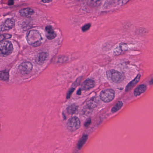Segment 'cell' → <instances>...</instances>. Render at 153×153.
<instances>
[{"label":"cell","instance_id":"obj_1","mask_svg":"<svg viewBox=\"0 0 153 153\" xmlns=\"http://www.w3.org/2000/svg\"><path fill=\"white\" fill-rule=\"evenodd\" d=\"M26 40L29 45L36 47L41 46L42 38L41 33L38 31L32 30L29 31L27 34Z\"/></svg>","mask_w":153,"mask_h":153},{"label":"cell","instance_id":"obj_2","mask_svg":"<svg viewBox=\"0 0 153 153\" xmlns=\"http://www.w3.org/2000/svg\"><path fill=\"white\" fill-rule=\"evenodd\" d=\"M107 76L109 81L115 83H120L124 79V75L116 70H109L107 72Z\"/></svg>","mask_w":153,"mask_h":153},{"label":"cell","instance_id":"obj_3","mask_svg":"<svg viewBox=\"0 0 153 153\" xmlns=\"http://www.w3.org/2000/svg\"><path fill=\"white\" fill-rule=\"evenodd\" d=\"M0 51L1 54L9 55L13 51V46L10 41H2L0 43Z\"/></svg>","mask_w":153,"mask_h":153},{"label":"cell","instance_id":"obj_4","mask_svg":"<svg viewBox=\"0 0 153 153\" xmlns=\"http://www.w3.org/2000/svg\"><path fill=\"white\" fill-rule=\"evenodd\" d=\"M115 93L112 89H106L102 91L100 94V98L102 101L105 102H112L114 98Z\"/></svg>","mask_w":153,"mask_h":153},{"label":"cell","instance_id":"obj_5","mask_svg":"<svg viewBox=\"0 0 153 153\" xmlns=\"http://www.w3.org/2000/svg\"><path fill=\"white\" fill-rule=\"evenodd\" d=\"M81 126V122L79 119L76 117H73L70 119L67 123V127L70 131L72 132L76 131Z\"/></svg>","mask_w":153,"mask_h":153},{"label":"cell","instance_id":"obj_6","mask_svg":"<svg viewBox=\"0 0 153 153\" xmlns=\"http://www.w3.org/2000/svg\"><path fill=\"white\" fill-rule=\"evenodd\" d=\"M32 69V65L31 62H25L20 64L19 69L20 72L23 75L28 74L31 72Z\"/></svg>","mask_w":153,"mask_h":153},{"label":"cell","instance_id":"obj_7","mask_svg":"<svg viewBox=\"0 0 153 153\" xmlns=\"http://www.w3.org/2000/svg\"><path fill=\"white\" fill-rule=\"evenodd\" d=\"M15 26V20L13 19H9L6 20L1 26V31H6L12 29Z\"/></svg>","mask_w":153,"mask_h":153},{"label":"cell","instance_id":"obj_8","mask_svg":"<svg viewBox=\"0 0 153 153\" xmlns=\"http://www.w3.org/2000/svg\"><path fill=\"white\" fill-rule=\"evenodd\" d=\"M95 86V82L92 79H87L84 81L81 85V88L83 90H88L93 88Z\"/></svg>","mask_w":153,"mask_h":153},{"label":"cell","instance_id":"obj_9","mask_svg":"<svg viewBox=\"0 0 153 153\" xmlns=\"http://www.w3.org/2000/svg\"><path fill=\"white\" fill-rule=\"evenodd\" d=\"M46 31L47 32L46 37L49 40H53L56 37L57 34L51 26L46 27Z\"/></svg>","mask_w":153,"mask_h":153},{"label":"cell","instance_id":"obj_10","mask_svg":"<svg viewBox=\"0 0 153 153\" xmlns=\"http://www.w3.org/2000/svg\"><path fill=\"white\" fill-rule=\"evenodd\" d=\"M20 14L21 16L28 17L34 14V11L30 8H23L20 10Z\"/></svg>","mask_w":153,"mask_h":153},{"label":"cell","instance_id":"obj_11","mask_svg":"<svg viewBox=\"0 0 153 153\" xmlns=\"http://www.w3.org/2000/svg\"><path fill=\"white\" fill-rule=\"evenodd\" d=\"M48 57V54L46 52H41L38 53L36 58V61L38 64H42L45 62Z\"/></svg>","mask_w":153,"mask_h":153},{"label":"cell","instance_id":"obj_12","mask_svg":"<svg viewBox=\"0 0 153 153\" xmlns=\"http://www.w3.org/2000/svg\"><path fill=\"white\" fill-rule=\"evenodd\" d=\"M140 75H138L134 79H133V81H132L131 82L129 83L128 84V85L126 87L125 91L126 92H128V91H130L131 89H132V88L138 82L140 79Z\"/></svg>","mask_w":153,"mask_h":153},{"label":"cell","instance_id":"obj_13","mask_svg":"<svg viewBox=\"0 0 153 153\" xmlns=\"http://www.w3.org/2000/svg\"><path fill=\"white\" fill-rule=\"evenodd\" d=\"M146 88H147V87L145 84L140 85L138 87L135 89L134 91V94L135 96H139L140 95L144 93L145 92Z\"/></svg>","mask_w":153,"mask_h":153},{"label":"cell","instance_id":"obj_14","mask_svg":"<svg viewBox=\"0 0 153 153\" xmlns=\"http://www.w3.org/2000/svg\"><path fill=\"white\" fill-rule=\"evenodd\" d=\"M98 104V100L97 98H91L87 102V105L90 109H93L97 107Z\"/></svg>","mask_w":153,"mask_h":153},{"label":"cell","instance_id":"obj_15","mask_svg":"<svg viewBox=\"0 0 153 153\" xmlns=\"http://www.w3.org/2000/svg\"><path fill=\"white\" fill-rule=\"evenodd\" d=\"M77 106L75 104H73L67 108V112L69 114H74L77 112Z\"/></svg>","mask_w":153,"mask_h":153},{"label":"cell","instance_id":"obj_16","mask_svg":"<svg viewBox=\"0 0 153 153\" xmlns=\"http://www.w3.org/2000/svg\"><path fill=\"white\" fill-rule=\"evenodd\" d=\"M123 103L122 101H119V102H118L112 108V112L113 113H114L119 111V109L123 107Z\"/></svg>","mask_w":153,"mask_h":153},{"label":"cell","instance_id":"obj_17","mask_svg":"<svg viewBox=\"0 0 153 153\" xmlns=\"http://www.w3.org/2000/svg\"><path fill=\"white\" fill-rule=\"evenodd\" d=\"M88 139V135H84L79 140L77 146L78 148L81 149L82 147L85 142H86L87 140Z\"/></svg>","mask_w":153,"mask_h":153},{"label":"cell","instance_id":"obj_18","mask_svg":"<svg viewBox=\"0 0 153 153\" xmlns=\"http://www.w3.org/2000/svg\"><path fill=\"white\" fill-rule=\"evenodd\" d=\"M9 74L8 72L2 71L1 72V81H6L9 79Z\"/></svg>","mask_w":153,"mask_h":153},{"label":"cell","instance_id":"obj_19","mask_svg":"<svg viewBox=\"0 0 153 153\" xmlns=\"http://www.w3.org/2000/svg\"><path fill=\"white\" fill-rule=\"evenodd\" d=\"M11 35H10V34H1L0 36V41L1 42L4 41L5 39H10L11 37Z\"/></svg>","mask_w":153,"mask_h":153},{"label":"cell","instance_id":"obj_20","mask_svg":"<svg viewBox=\"0 0 153 153\" xmlns=\"http://www.w3.org/2000/svg\"><path fill=\"white\" fill-rule=\"evenodd\" d=\"M101 2V0H90L89 4L93 6H95L99 5Z\"/></svg>","mask_w":153,"mask_h":153},{"label":"cell","instance_id":"obj_21","mask_svg":"<svg viewBox=\"0 0 153 153\" xmlns=\"http://www.w3.org/2000/svg\"><path fill=\"white\" fill-rule=\"evenodd\" d=\"M91 27V24L90 23H88V24H85L83 27L82 28V31L84 32L87 31L88 30H89V28Z\"/></svg>","mask_w":153,"mask_h":153},{"label":"cell","instance_id":"obj_22","mask_svg":"<svg viewBox=\"0 0 153 153\" xmlns=\"http://www.w3.org/2000/svg\"><path fill=\"white\" fill-rule=\"evenodd\" d=\"M53 0H42V1L44 3H50L52 2Z\"/></svg>","mask_w":153,"mask_h":153},{"label":"cell","instance_id":"obj_23","mask_svg":"<svg viewBox=\"0 0 153 153\" xmlns=\"http://www.w3.org/2000/svg\"><path fill=\"white\" fill-rule=\"evenodd\" d=\"M90 123H91V119H89L86 122V123L85 124V126H88V125H89V124H90Z\"/></svg>","mask_w":153,"mask_h":153},{"label":"cell","instance_id":"obj_24","mask_svg":"<svg viewBox=\"0 0 153 153\" xmlns=\"http://www.w3.org/2000/svg\"><path fill=\"white\" fill-rule=\"evenodd\" d=\"M14 3V0H9L8 1V5L11 6V5H13Z\"/></svg>","mask_w":153,"mask_h":153},{"label":"cell","instance_id":"obj_25","mask_svg":"<svg viewBox=\"0 0 153 153\" xmlns=\"http://www.w3.org/2000/svg\"><path fill=\"white\" fill-rule=\"evenodd\" d=\"M150 83V84H153V79L150 81V83Z\"/></svg>","mask_w":153,"mask_h":153}]
</instances>
